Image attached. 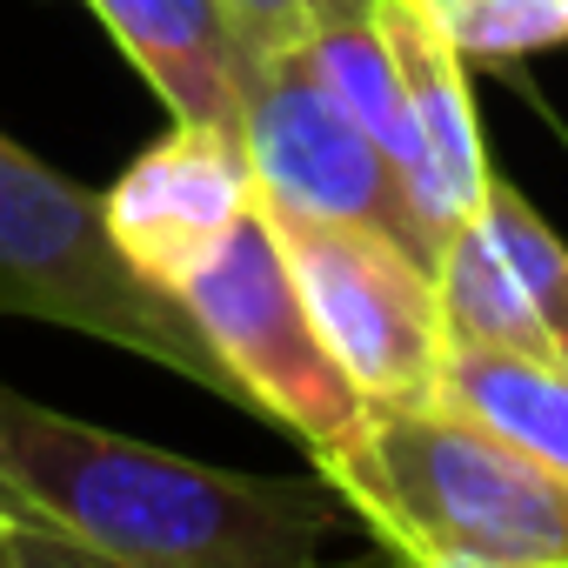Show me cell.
<instances>
[{
	"mask_svg": "<svg viewBox=\"0 0 568 568\" xmlns=\"http://www.w3.org/2000/svg\"><path fill=\"white\" fill-rule=\"evenodd\" d=\"M254 201H261V187H254L247 148L234 134L174 121L101 194V221L121 241V254L174 295V281L194 274L241 227V214Z\"/></svg>",
	"mask_w": 568,
	"mask_h": 568,
	"instance_id": "52a82bcc",
	"label": "cell"
},
{
	"mask_svg": "<svg viewBox=\"0 0 568 568\" xmlns=\"http://www.w3.org/2000/svg\"><path fill=\"white\" fill-rule=\"evenodd\" d=\"M442 395L462 402L468 415L495 422L521 448H535L555 475H568V368L561 362L455 348L448 375H442Z\"/></svg>",
	"mask_w": 568,
	"mask_h": 568,
	"instance_id": "7c38bea8",
	"label": "cell"
},
{
	"mask_svg": "<svg viewBox=\"0 0 568 568\" xmlns=\"http://www.w3.org/2000/svg\"><path fill=\"white\" fill-rule=\"evenodd\" d=\"M234 21L247 28V41L267 54V48H295L302 34L328 28V21H362L375 14V0H227Z\"/></svg>",
	"mask_w": 568,
	"mask_h": 568,
	"instance_id": "5bb4252c",
	"label": "cell"
},
{
	"mask_svg": "<svg viewBox=\"0 0 568 568\" xmlns=\"http://www.w3.org/2000/svg\"><path fill=\"white\" fill-rule=\"evenodd\" d=\"M174 302L187 308L201 342L241 382L247 415L302 435L322 468H335V462H348L362 448L368 402L348 382V368L335 362V348L322 342V328H315V315H308V302L295 288L281 234H274L261 201L241 214V227L194 274L174 281Z\"/></svg>",
	"mask_w": 568,
	"mask_h": 568,
	"instance_id": "277c9868",
	"label": "cell"
},
{
	"mask_svg": "<svg viewBox=\"0 0 568 568\" xmlns=\"http://www.w3.org/2000/svg\"><path fill=\"white\" fill-rule=\"evenodd\" d=\"M54 561H88V548L68 541L61 528L0 521V568H54Z\"/></svg>",
	"mask_w": 568,
	"mask_h": 568,
	"instance_id": "9a60e30c",
	"label": "cell"
},
{
	"mask_svg": "<svg viewBox=\"0 0 568 568\" xmlns=\"http://www.w3.org/2000/svg\"><path fill=\"white\" fill-rule=\"evenodd\" d=\"M481 214H488V227H495V241H501L515 281H521V295H528V308H535V322H541L555 362L568 368V241H561L501 174L488 181Z\"/></svg>",
	"mask_w": 568,
	"mask_h": 568,
	"instance_id": "4fadbf2b",
	"label": "cell"
},
{
	"mask_svg": "<svg viewBox=\"0 0 568 568\" xmlns=\"http://www.w3.org/2000/svg\"><path fill=\"white\" fill-rule=\"evenodd\" d=\"M322 475L388 555L428 568H568V475L448 395L368 408L362 448Z\"/></svg>",
	"mask_w": 568,
	"mask_h": 568,
	"instance_id": "7a4b0ae2",
	"label": "cell"
},
{
	"mask_svg": "<svg viewBox=\"0 0 568 568\" xmlns=\"http://www.w3.org/2000/svg\"><path fill=\"white\" fill-rule=\"evenodd\" d=\"M375 28L388 34V54L402 68L415 128H422V148L435 168V201H442V221L455 234L488 201V181H495L488 148H481V121L468 101V61L422 0H375Z\"/></svg>",
	"mask_w": 568,
	"mask_h": 568,
	"instance_id": "9c48e42d",
	"label": "cell"
},
{
	"mask_svg": "<svg viewBox=\"0 0 568 568\" xmlns=\"http://www.w3.org/2000/svg\"><path fill=\"white\" fill-rule=\"evenodd\" d=\"M241 148L254 168V187L281 214H322V221H355L428 267L442 261V241L428 234L408 181L395 161L362 134V121L295 61V48H267L247 81L241 108Z\"/></svg>",
	"mask_w": 568,
	"mask_h": 568,
	"instance_id": "8992f818",
	"label": "cell"
},
{
	"mask_svg": "<svg viewBox=\"0 0 568 568\" xmlns=\"http://www.w3.org/2000/svg\"><path fill=\"white\" fill-rule=\"evenodd\" d=\"M422 8H428V14H442V8H455V0H422Z\"/></svg>",
	"mask_w": 568,
	"mask_h": 568,
	"instance_id": "e0dca14e",
	"label": "cell"
},
{
	"mask_svg": "<svg viewBox=\"0 0 568 568\" xmlns=\"http://www.w3.org/2000/svg\"><path fill=\"white\" fill-rule=\"evenodd\" d=\"M0 521H34V515H28V508L8 495V481H0ZM34 528H48V521H34Z\"/></svg>",
	"mask_w": 568,
	"mask_h": 568,
	"instance_id": "2e32d148",
	"label": "cell"
},
{
	"mask_svg": "<svg viewBox=\"0 0 568 568\" xmlns=\"http://www.w3.org/2000/svg\"><path fill=\"white\" fill-rule=\"evenodd\" d=\"M0 481L8 495L121 568H308L348 501L328 475H234L207 468L0 382Z\"/></svg>",
	"mask_w": 568,
	"mask_h": 568,
	"instance_id": "6da1fadb",
	"label": "cell"
},
{
	"mask_svg": "<svg viewBox=\"0 0 568 568\" xmlns=\"http://www.w3.org/2000/svg\"><path fill=\"white\" fill-rule=\"evenodd\" d=\"M435 288H442V322H448V342L455 348H481V355H535V362H555L521 281L488 227V214L475 207L448 241H442V261H435Z\"/></svg>",
	"mask_w": 568,
	"mask_h": 568,
	"instance_id": "8fae6325",
	"label": "cell"
},
{
	"mask_svg": "<svg viewBox=\"0 0 568 568\" xmlns=\"http://www.w3.org/2000/svg\"><path fill=\"white\" fill-rule=\"evenodd\" d=\"M267 221L281 234V254H288V274H295L322 342L335 348L362 402L368 408L435 402L448 355H455L435 267L408 254L402 241L355 227V221L281 214V207H267Z\"/></svg>",
	"mask_w": 568,
	"mask_h": 568,
	"instance_id": "5b68a950",
	"label": "cell"
},
{
	"mask_svg": "<svg viewBox=\"0 0 568 568\" xmlns=\"http://www.w3.org/2000/svg\"><path fill=\"white\" fill-rule=\"evenodd\" d=\"M88 8L174 121L241 141V108L261 48L247 41L227 0H88Z\"/></svg>",
	"mask_w": 568,
	"mask_h": 568,
	"instance_id": "ba28073f",
	"label": "cell"
},
{
	"mask_svg": "<svg viewBox=\"0 0 568 568\" xmlns=\"http://www.w3.org/2000/svg\"><path fill=\"white\" fill-rule=\"evenodd\" d=\"M295 61L362 121V134L395 161V174L408 181L422 221L435 241H448V221H442V201H435V168H428V148H422V128H415V108H408V88H402V68L388 54V34L375 28V14L362 21H328L315 34L295 41Z\"/></svg>",
	"mask_w": 568,
	"mask_h": 568,
	"instance_id": "30bf717a",
	"label": "cell"
},
{
	"mask_svg": "<svg viewBox=\"0 0 568 568\" xmlns=\"http://www.w3.org/2000/svg\"><path fill=\"white\" fill-rule=\"evenodd\" d=\"M0 322H48L114 342L221 402L247 408L187 308L148 281L101 221V194L0 134Z\"/></svg>",
	"mask_w": 568,
	"mask_h": 568,
	"instance_id": "3957f363",
	"label": "cell"
}]
</instances>
